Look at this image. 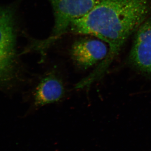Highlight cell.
Returning <instances> with one entry per match:
<instances>
[{
	"label": "cell",
	"instance_id": "1",
	"mask_svg": "<svg viewBox=\"0 0 151 151\" xmlns=\"http://www.w3.org/2000/svg\"><path fill=\"white\" fill-rule=\"evenodd\" d=\"M150 0H102L84 17L72 22L69 30L94 36L108 45V55L96 69L103 74L128 37L147 19Z\"/></svg>",
	"mask_w": 151,
	"mask_h": 151
},
{
	"label": "cell",
	"instance_id": "2",
	"mask_svg": "<svg viewBox=\"0 0 151 151\" xmlns=\"http://www.w3.org/2000/svg\"><path fill=\"white\" fill-rule=\"evenodd\" d=\"M54 16V25L50 36L43 40L34 41L33 50L44 55L47 49L69 30L72 22L90 12L102 0H48Z\"/></svg>",
	"mask_w": 151,
	"mask_h": 151
},
{
	"label": "cell",
	"instance_id": "3",
	"mask_svg": "<svg viewBox=\"0 0 151 151\" xmlns=\"http://www.w3.org/2000/svg\"><path fill=\"white\" fill-rule=\"evenodd\" d=\"M15 11L0 8V87L13 83L17 76Z\"/></svg>",
	"mask_w": 151,
	"mask_h": 151
},
{
	"label": "cell",
	"instance_id": "4",
	"mask_svg": "<svg viewBox=\"0 0 151 151\" xmlns=\"http://www.w3.org/2000/svg\"><path fill=\"white\" fill-rule=\"evenodd\" d=\"M109 50L103 41L94 39H80L70 48V57L76 67L85 70L105 59Z\"/></svg>",
	"mask_w": 151,
	"mask_h": 151
},
{
	"label": "cell",
	"instance_id": "5",
	"mask_svg": "<svg viewBox=\"0 0 151 151\" xmlns=\"http://www.w3.org/2000/svg\"><path fill=\"white\" fill-rule=\"evenodd\" d=\"M137 30L129 60L137 70L151 76V18L147 19Z\"/></svg>",
	"mask_w": 151,
	"mask_h": 151
},
{
	"label": "cell",
	"instance_id": "6",
	"mask_svg": "<svg viewBox=\"0 0 151 151\" xmlns=\"http://www.w3.org/2000/svg\"><path fill=\"white\" fill-rule=\"evenodd\" d=\"M64 83L59 74L54 70L45 75L35 90L33 104L35 108H40L58 102L65 96Z\"/></svg>",
	"mask_w": 151,
	"mask_h": 151
}]
</instances>
